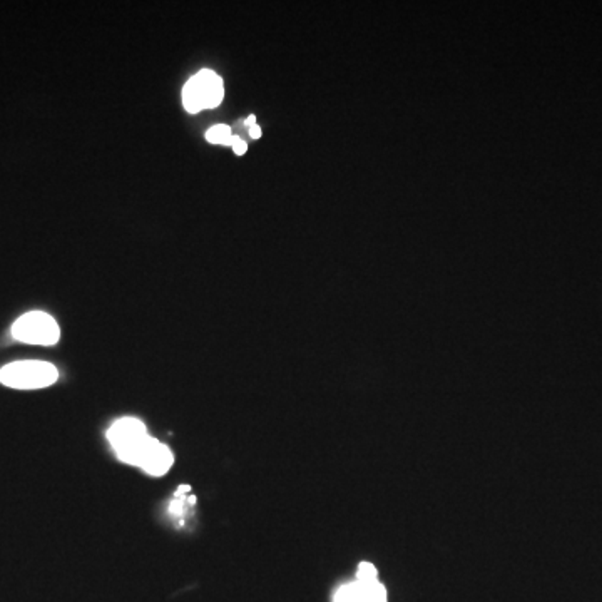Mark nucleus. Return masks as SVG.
Wrapping results in <instances>:
<instances>
[{"instance_id": "obj_1", "label": "nucleus", "mask_w": 602, "mask_h": 602, "mask_svg": "<svg viewBox=\"0 0 602 602\" xmlns=\"http://www.w3.org/2000/svg\"><path fill=\"white\" fill-rule=\"evenodd\" d=\"M149 438L151 435L147 433L146 423L134 417L119 418L108 430V440L118 459L133 467H137L139 457Z\"/></svg>"}, {"instance_id": "obj_2", "label": "nucleus", "mask_w": 602, "mask_h": 602, "mask_svg": "<svg viewBox=\"0 0 602 602\" xmlns=\"http://www.w3.org/2000/svg\"><path fill=\"white\" fill-rule=\"evenodd\" d=\"M59 372L52 363L37 360L14 361L0 370V383L17 390H37L54 385Z\"/></svg>"}, {"instance_id": "obj_3", "label": "nucleus", "mask_w": 602, "mask_h": 602, "mask_svg": "<svg viewBox=\"0 0 602 602\" xmlns=\"http://www.w3.org/2000/svg\"><path fill=\"white\" fill-rule=\"evenodd\" d=\"M224 98L223 79L213 71L203 69L191 77L182 88V105L187 113L196 114L204 109H214Z\"/></svg>"}, {"instance_id": "obj_4", "label": "nucleus", "mask_w": 602, "mask_h": 602, "mask_svg": "<svg viewBox=\"0 0 602 602\" xmlns=\"http://www.w3.org/2000/svg\"><path fill=\"white\" fill-rule=\"evenodd\" d=\"M12 336L22 343L52 346L61 338L57 321L44 311H31L22 315L11 330Z\"/></svg>"}, {"instance_id": "obj_5", "label": "nucleus", "mask_w": 602, "mask_h": 602, "mask_svg": "<svg viewBox=\"0 0 602 602\" xmlns=\"http://www.w3.org/2000/svg\"><path fill=\"white\" fill-rule=\"evenodd\" d=\"M172 464H175V455L170 447L151 437L139 457L137 467L147 475L162 477L171 470Z\"/></svg>"}, {"instance_id": "obj_6", "label": "nucleus", "mask_w": 602, "mask_h": 602, "mask_svg": "<svg viewBox=\"0 0 602 602\" xmlns=\"http://www.w3.org/2000/svg\"><path fill=\"white\" fill-rule=\"evenodd\" d=\"M333 602H388V597L387 589L380 581L355 579L336 591Z\"/></svg>"}, {"instance_id": "obj_7", "label": "nucleus", "mask_w": 602, "mask_h": 602, "mask_svg": "<svg viewBox=\"0 0 602 602\" xmlns=\"http://www.w3.org/2000/svg\"><path fill=\"white\" fill-rule=\"evenodd\" d=\"M206 139L211 144H223V146H231V139H233V134H231V128L226 126V124H218V126L211 128L208 133H206Z\"/></svg>"}, {"instance_id": "obj_8", "label": "nucleus", "mask_w": 602, "mask_h": 602, "mask_svg": "<svg viewBox=\"0 0 602 602\" xmlns=\"http://www.w3.org/2000/svg\"><path fill=\"white\" fill-rule=\"evenodd\" d=\"M356 579L358 581H378L377 567L370 562H361L356 569Z\"/></svg>"}, {"instance_id": "obj_9", "label": "nucleus", "mask_w": 602, "mask_h": 602, "mask_svg": "<svg viewBox=\"0 0 602 602\" xmlns=\"http://www.w3.org/2000/svg\"><path fill=\"white\" fill-rule=\"evenodd\" d=\"M231 147H233V151L238 154V156H243V154L248 151L246 141H243L239 136H233V139H231Z\"/></svg>"}, {"instance_id": "obj_10", "label": "nucleus", "mask_w": 602, "mask_h": 602, "mask_svg": "<svg viewBox=\"0 0 602 602\" xmlns=\"http://www.w3.org/2000/svg\"><path fill=\"white\" fill-rule=\"evenodd\" d=\"M249 136H251L253 139L261 137V128H259V126H253V128H249Z\"/></svg>"}, {"instance_id": "obj_11", "label": "nucleus", "mask_w": 602, "mask_h": 602, "mask_svg": "<svg viewBox=\"0 0 602 602\" xmlns=\"http://www.w3.org/2000/svg\"><path fill=\"white\" fill-rule=\"evenodd\" d=\"M244 124H246L248 128H253V126H256V115L254 114H251V115H248V119L244 120Z\"/></svg>"}]
</instances>
